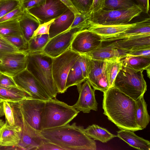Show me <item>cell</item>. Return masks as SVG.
Instances as JSON below:
<instances>
[{
    "instance_id": "1",
    "label": "cell",
    "mask_w": 150,
    "mask_h": 150,
    "mask_svg": "<svg viewBox=\"0 0 150 150\" xmlns=\"http://www.w3.org/2000/svg\"><path fill=\"white\" fill-rule=\"evenodd\" d=\"M103 114L120 129L142 130L136 120V101L114 86L103 93Z\"/></svg>"
},
{
    "instance_id": "2",
    "label": "cell",
    "mask_w": 150,
    "mask_h": 150,
    "mask_svg": "<svg viewBox=\"0 0 150 150\" xmlns=\"http://www.w3.org/2000/svg\"><path fill=\"white\" fill-rule=\"evenodd\" d=\"M42 136L64 150H96L95 140L86 134L84 127L75 122L40 131Z\"/></svg>"
},
{
    "instance_id": "3",
    "label": "cell",
    "mask_w": 150,
    "mask_h": 150,
    "mask_svg": "<svg viewBox=\"0 0 150 150\" xmlns=\"http://www.w3.org/2000/svg\"><path fill=\"white\" fill-rule=\"evenodd\" d=\"M52 59L42 51L28 52L26 68L51 98L58 93L52 75Z\"/></svg>"
},
{
    "instance_id": "4",
    "label": "cell",
    "mask_w": 150,
    "mask_h": 150,
    "mask_svg": "<svg viewBox=\"0 0 150 150\" xmlns=\"http://www.w3.org/2000/svg\"><path fill=\"white\" fill-rule=\"evenodd\" d=\"M79 112L56 98L45 101L41 115V131L68 124Z\"/></svg>"
},
{
    "instance_id": "5",
    "label": "cell",
    "mask_w": 150,
    "mask_h": 150,
    "mask_svg": "<svg viewBox=\"0 0 150 150\" xmlns=\"http://www.w3.org/2000/svg\"><path fill=\"white\" fill-rule=\"evenodd\" d=\"M143 71H136L122 66L116 76L113 86L136 100L144 96L147 90Z\"/></svg>"
},
{
    "instance_id": "6",
    "label": "cell",
    "mask_w": 150,
    "mask_h": 150,
    "mask_svg": "<svg viewBox=\"0 0 150 150\" xmlns=\"http://www.w3.org/2000/svg\"><path fill=\"white\" fill-rule=\"evenodd\" d=\"M139 4H135L126 9L107 10L102 9L92 14V23L102 25L125 24L129 23L143 11Z\"/></svg>"
},
{
    "instance_id": "7",
    "label": "cell",
    "mask_w": 150,
    "mask_h": 150,
    "mask_svg": "<svg viewBox=\"0 0 150 150\" xmlns=\"http://www.w3.org/2000/svg\"><path fill=\"white\" fill-rule=\"evenodd\" d=\"M80 54L70 48L60 55L53 58L52 73L58 93H64L66 80L71 68L77 61Z\"/></svg>"
},
{
    "instance_id": "8",
    "label": "cell",
    "mask_w": 150,
    "mask_h": 150,
    "mask_svg": "<svg viewBox=\"0 0 150 150\" xmlns=\"http://www.w3.org/2000/svg\"><path fill=\"white\" fill-rule=\"evenodd\" d=\"M91 23L81 24L70 28L50 39L42 51L52 58L60 55L70 48L72 42L78 33L88 29Z\"/></svg>"
},
{
    "instance_id": "9",
    "label": "cell",
    "mask_w": 150,
    "mask_h": 150,
    "mask_svg": "<svg viewBox=\"0 0 150 150\" xmlns=\"http://www.w3.org/2000/svg\"><path fill=\"white\" fill-rule=\"evenodd\" d=\"M45 102L29 98L18 102H9L13 108L30 126L36 130L41 131V115Z\"/></svg>"
},
{
    "instance_id": "10",
    "label": "cell",
    "mask_w": 150,
    "mask_h": 150,
    "mask_svg": "<svg viewBox=\"0 0 150 150\" xmlns=\"http://www.w3.org/2000/svg\"><path fill=\"white\" fill-rule=\"evenodd\" d=\"M15 126L21 129V139L17 147L24 150H37L47 141L41 134L40 131L30 126L16 111H14Z\"/></svg>"
},
{
    "instance_id": "11",
    "label": "cell",
    "mask_w": 150,
    "mask_h": 150,
    "mask_svg": "<svg viewBox=\"0 0 150 150\" xmlns=\"http://www.w3.org/2000/svg\"><path fill=\"white\" fill-rule=\"evenodd\" d=\"M12 78L17 86L29 93L32 98L45 101L52 99L48 95L40 83L27 69Z\"/></svg>"
},
{
    "instance_id": "12",
    "label": "cell",
    "mask_w": 150,
    "mask_h": 150,
    "mask_svg": "<svg viewBox=\"0 0 150 150\" xmlns=\"http://www.w3.org/2000/svg\"><path fill=\"white\" fill-rule=\"evenodd\" d=\"M68 8L60 0H46L42 4L26 10L41 24L57 18Z\"/></svg>"
},
{
    "instance_id": "13",
    "label": "cell",
    "mask_w": 150,
    "mask_h": 150,
    "mask_svg": "<svg viewBox=\"0 0 150 150\" xmlns=\"http://www.w3.org/2000/svg\"><path fill=\"white\" fill-rule=\"evenodd\" d=\"M102 38L100 35L85 29L76 35L70 49L80 54H86L101 47Z\"/></svg>"
},
{
    "instance_id": "14",
    "label": "cell",
    "mask_w": 150,
    "mask_h": 150,
    "mask_svg": "<svg viewBox=\"0 0 150 150\" xmlns=\"http://www.w3.org/2000/svg\"><path fill=\"white\" fill-rule=\"evenodd\" d=\"M28 52L0 55V72L12 77L26 69Z\"/></svg>"
},
{
    "instance_id": "15",
    "label": "cell",
    "mask_w": 150,
    "mask_h": 150,
    "mask_svg": "<svg viewBox=\"0 0 150 150\" xmlns=\"http://www.w3.org/2000/svg\"><path fill=\"white\" fill-rule=\"evenodd\" d=\"M79 94L78 100L72 106L78 111L89 113L91 110L97 111L98 104L95 98V90L87 79L77 86Z\"/></svg>"
},
{
    "instance_id": "16",
    "label": "cell",
    "mask_w": 150,
    "mask_h": 150,
    "mask_svg": "<svg viewBox=\"0 0 150 150\" xmlns=\"http://www.w3.org/2000/svg\"><path fill=\"white\" fill-rule=\"evenodd\" d=\"M106 63L107 62L91 58L90 70L87 79L95 90H99L103 93L109 88Z\"/></svg>"
},
{
    "instance_id": "17",
    "label": "cell",
    "mask_w": 150,
    "mask_h": 150,
    "mask_svg": "<svg viewBox=\"0 0 150 150\" xmlns=\"http://www.w3.org/2000/svg\"><path fill=\"white\" fill-rule=\"evenodd\" d=\"M128 52L125 50L115 48L110 44L84 54L94 60L109 62L121 60L126 57V54Z\"/></svg>"
},
{
    "instance_id": "18",
    "label": "cell",
    "mask_w": 150,
    "mask_h": 150,
    "mask_svg": "<svg viewBox=\"0 0 150 150\" xmlns=\"http://www.w3.org/2000/svg\"><path fill=\"white\" fill-rule=\"evenodd\" d=\"M150 34L149 17L136 22L134 25L123 32L115 35L102 37V42H110L138 35Z\"/></svg>"
},
{
    "instance_id": "19",
    "label": "cell",
    "mask_w": 150,
    "mask_h": 150,
    "mask_svg": "<svg viewBox=\"0 0 150 150\" xmlns=\"http://www.w3.org/2000/svg\"><path fill=\"white\" fill-rule=\"evenodd\" d=\"M114 47L131 51L150 47V34L133 36L110 44Z\"/></svg>"
},
{
    "instance_id": "20",
    "label": "cell",
    "mask_w": 150,
    "mask_h": 150,
    "mask_svg": "<svg viewBox=\"0 0 150 150\" xmlns=\"http://www.w3.org/2000/svg\"><path fill=\"white\" fill-rule=\"evenodd\" d=\"M1 130V146L18 147L21 139V129L20 127L11 126L6 122Z\"/></svg>"
},
{
    "instance_id": "21",
    "label": "cell",
    "mask_w": 150,
    "mask_h": 150,
    "mask_svg": "<svg viewBox=\"0 0 150 150\" xmlns=\"http://www.w3.org/2000/svg\"><path fill=\"white\" fill-rule=\"evenodd\" d=\"M74 17V14L68 8L62 14L55 18L50 27L49 38L51 39L69 29Z\"/></svg>"
},
{
    "instance_id": "22",
    "label": "cell",
    "mask_w": 150,
    "mask_h": 150,
    "mask_svg": "<svg viewBox=\"0 0 150 150\" xmlns=\"http://www.w3.org/2000/svg\"><path fill=\"white\" fill-rule=\"evenodd\" d=\"M136 23V22L125 24L102 25L94 23L92 21L88 29L102 37H105L121 33Z\"/></svg>"
},
{
    "instance_id": "23",
    "label": "cell",
    "mask_w": 150,
    "mask_h": 150,
    "mask_svg": "<svg viewBox=\"0 0 150 150\" xmlns=\"http://www.w3.org/2000/svg\"><path fill=\"white\" fill-rule=\"evenodd\" d=\"M117 137L130 146L140 150H150V142L136 134L133 131L125 129L117 132Z\"/></svg>"
},
{
    "instance_id": "24",
    "label": "cell",
    "mask_w": 150,
    "mask_h": 150,
    "mask_svg": "<svg viewBox=\"0 0 150 150\" xmlns=\"http://www.w3.org/2000/svg\"><path fill=\"white\" fill-rule=\"evenodd\" d=\"M19 21L23 35L28 42L40 24L38 21L26 10H25L19 19Z\"/></svg>"
},
{
    "instance_id": "25",
    "label": "cell",
    "mask_w": 150,
    "mask_h": 150,
    "mask_svg": "<svg viewBox=\"0 0 150 150\" xmlns=\"http://www.w3.org/2000/svg\"><path fill=\"white\" fill-rule=\"evenodd\" d=\"M29 98H32L29 93L18 87L6 88L0 86V102H16Z\"/></svg>"
},
{
    "instance_id": "26",
    "label": "cell",
    "mask_w": 150,
    "mask_h": 150,
    "mask_svg": "<svg viewBox=\"0 0 150 150\" xmlns=\"http://www.w3.org/2000/svg\"><path fill=\"white\" fill-rule=\"evenodd\" d=\"M86 134L94 140L106 143L117 136L111 133L106 129L96 124L90 125L85 129Z\"/></svg>"
},
{
    "instance_id": "27",
    "label": "cell",
    "mask_w": 150,
    "mask_h": 150,
    "mask_svg": "<svg viewBox=\"0 0 150 150\" xmlns=\"http://www.w3.org/2000/svg\"><path fill=\"white\" fill-rule=\"evenodd\" d=\"M122 66L136 71L146 70L150 67V57L144 56H127L121 59Z\"/></svg>"
},
{
    "instance_id": "28",
    "label": "cell",
    "mask_w": 150,
    "mask_h": 150,
    "mask_svg": "<svg viewBox=\"0 0 150 150\" xmlns=\"http://www.w3.org/2000/svg\"><path fill=\"white\" fill-rule=\"evenodd\" d=\"M135 117L137 125L142 129L145 128L150 121V116L147 110V104L142 96L136 100Z\"/></svg>"
},
{
    "instance_id": "29",
    "label": "cell",
    "mask_w": 150,
    "mask_h": 150,
    "mask_svg": "<svg viewBox=\"0 0 150 150\" xmlns=\"http://www.w3.org/2000/svg\"><path fill=\"white\" fill-rule=\"evenodd\" d=\"M86 79L83 75L78 59L68 73L66 81L65 90L66 91L71 86H77L81 84Z\"/></svg>"
},
{
    "instance_id": "30",
    "label": "cell",
    "mask_w": 150,
    "mask_h": 150,
    "mask_svg": "<svg viewBox=\"0 0 150 150\" xmlns=\"http://www.w3.org/2000/svg\"><path fill=\"white\" fill-rule=\"evenodd\" d=\"M0 35L3 36L23 35L19 19L0 23Z\"/></svg>"
},
{
    "instance_id": "31",
    "label": "cell",
    "mask_w": 150,
    "mask_h": 150,
    "mask_svg": "<svg viewBox=\"0 0 150 150\" xmlns=\"http://www.w3.org/2000/svg\"><path fill=\"white\" fill-rule=\"evenodd\" d=\"M50 39L48 34L33 36L28 41V52L42 51Z\"/></svg>"
},
{
    "instance_id": "32",
    "label": "cell",
    "mask_w": 150,
    "mask_h": 150,
    "mask_svg": "<svg viewBox=\"0 0 150 150\" xmlns=\"http://www.w3.org/2000/svg\"><path fill=\"white\" fill-rule=\"evenodd\" d=\"M122 67L121 60L107 62L106 68L109 88L113 86L116 76Z\"/></svg>"
},
{
    "instance_id": "33",
    "label": "cell",
    "mask_w": 150,
    "mask_h": 150,
    "mask_svg": "<svg viewBox=\"0 0 150 150\" xmlns=\"http://www.w3.org/2000/svg\"><path fill=\"white\" fill-rule=\"evenodd\" d=\"M134 4L132 0H106L103 9L115 10L127 8Z\"/></svg>"
},
{
    "instance_id": "34",
    "label": "cell",
    "mask_w": 150,
    "mask_h": 150,
    "mask_svg": "<svg viewBox=\"0 0 150 150\" xmlns=\"http://www.w3.org/2000/svg\"><path fill=\"white\" fill-rule=\"evenodd\" d=\"M20 51L27 52L28 49V42L23 35L3 36Z\"/></svg>"
},
{
    "instance_id": "35",
    "label": "cell",
    "mask_w": 150,
    "mask_h": 150,
    "mask_svg": "<svg viewBox=\"0 0 150 150\" xmlns=\"http://www.w3.org/2000/svg\"><path fill=\"white\" fill-rule=\"evenodd\" d=\"M20 4V0H0V18Z\"/></svg>"
},
{
    "instance_id": "36",
    "label": "cell",
    "mask_w": 150,
    "mask_h": 150,
    "mask_svg": "<svg viewBox=\"0 0 150 150\" xmlns=\"http://www.w3.org/2000/svg\"><path fill=\"white\" fill-rule=\"evenodd\" d=\"M21 52H25L20 51L4 37L0 35V55L9 53Z\"/></svg>"
},
{
    "instance_id": "37",
    "label": "cell",
    "mask_w": 150,
    "mask_h": 150,
    "mask_svg": "<svg viewBox=\"0 0 150 150\" xmlns=\"http://www.w3.org/2000/svg\"><path fill=\"white\" fill-rule=\"evenodd\" d=\"M73 5L81 13L90 12L92 0H70Z\"/></svg>"
},
{
    "instance_id": "38",
    "label": "cell",
    "mask_w": 150,
    "mask_h": 150,
    "mask_svg": "<svg viewBox=\"0 0 150 150\" xmlns=\"http://www.w3.org/2000/svg\"><path fill=\"white\" fill-rule=\"evenodd\" d=\"M78 60L83 75L87 79L90 70L91 58L86 54H80Z\"/></svg>"
},
{
    "instance_id": "39",
    "label": "cell",
    "mask_w": 150,
    "mask_h": 150,
    "mask_svg": "<svg viewBox=\"0 0 150 150\" xmlns=\"http://www.w3.org/2000/svg\"><path fill=\"white\" fill-rule=\"evenodd\" d=\"M2 103L6 122L10 125L15 126L14 113L11 105L7 101H3Z\"/></svg>"
},
{
    "instance_id": "40",
    "label": "cell",
    "mask_w": 150,
    "mask_h": 150,
    "mask_svg": "<svg viewBox=\"0 0 150 150\" xmlns=\"http://www.w3.org/2000/svg\"><path fill=\"white\" fill-rule=\"evenodd\" d=\"M25 10L21 4L17 8L9 12L0 18V23L11 20L19 19Z\"/></svg>"
},
{
    "instance_id": "41",
    "label": "cell",
    "mask_w": 150,
    "mask_h": 150,
    "mask_svg": "<svg viewBox=\"0 0 150 150\" xmlns=\"http://www.w3.org/2000/svg\"><path fill=\"white\" fill-rule=\"evenodd\" d=\"M0 86L6 88L18 87L12 77L1 73L0 74Z\"/></svg>"
},
{
    "instance_id": "42",
    "label": "cell",
    "mask_w": 150,
    "mask_h": 150,
    "mask_svg": "<svg viewBox=\"0 0 150 150\" xmlns=\"http://www.w3.org/2000/svg\"><path fill=\"white\" fill-rule=\"evenodd\" d=\"M46 0H20V4L25 10L39 6Z\"/></svg>"
},
{
    "instance_id": "43",
    "label": "cell",
    "mask_w": 150,
    "mask_h": 150,
    "mask_svg": "<svg viewBox=\"0 0 150 150\" xmlns=\"http://www.w3.org/2000/svg\"><path fill=\"white\" fill-rule=\"evenodd\" d=\"M54 19H53L48 22L40 24L38 28L34 31L33 36L38 35L49 34L50 25Z\"/></svg>"
},
{
    "instance_id": "44",
    "label": "cell",
    "mask_w": 150,
    "mask_h": 150,
    "mask_svg": "<svg viewBox=\"0 0 150 150\" xmlns=\"http://www.w3.org/2000/svg\"><path fill=\"white\" fill-rule=\"evenodd\" d=\"M129 56L150 57V47L128 51L126 54V57Z\"/></svg>"
},
{
    "instance_id": "45",
    "label": "cell",
    "mask_w": 150,
    "mask_h": 150,
    "mask_svg": "<svg viewBox=\"0 0 150 150\" xmlns=\"http://www.w3.org/2000/svg\"><path fill=\"white\" fill-rule=\"evenodd\" d=\"M64 150L58 145L48 141L38 147L36 150Z\"/></svg>"
},
{
    "instance_id": "46",
    "label": "cell",
    "mask_w": 150,
    "mask_h": 150,
    "mask_svg": "<svg viewBox=\"0 0 150 150\" xmlns=\"http://www.w3.org/2000/svg\"><path fill=\"white\" fill-rule=\"evenodd\" d=\"M106 0H92L90 11L92 13L103 9Z\"/></svg>"
},
{
    "instance_id": "47",
    "label": "cell",
    "mask_w": 150,
    "mask_h": 150,
    "mask_svg": "<svg viewBox=\"0 0 150 150\" xmlns=\"http://www.w3.org/2000/svg\"><path fill=\"white\" fill-rule=\"evenodd\" d=\"M74 14L80 13L73 5L70 0H60Z\"/></svg>"
},
{
    "instance_id": "48",
    "label": "cell",
    "mask_w": 150,
    "mask_h": 150,
    "mask_svg": "<svg viewBox=\"0 0 150 150\" xmlns=\"http://www.w3.org/2000/svg\"><path fill=\"white\" fill-rule=\"evenodd\" d=\"M140 5L143 9L146 10V12L148 13L149 10V0H138Z\"/></svg>"
},
{
    "instance_id": "49",
    "label": "cell",
    "mask_w": 150,
    "mask_h": 150,
    "mask_svg": "<svg viewBox=\"0 0 150 150\" xmlns=\"http://www.w3.org/2000/svg\"><path fill=\"white\" fill-rule=\"evenodd\" d=\"M4 115L2 102H0V118Z\"/></svg>"
},
{
    "instance_id": "50",
    "label": "cell",
    "mask_w": 150,
    "mask_h": 150,
    "mask_svg": "<svg viewBox=\"0 0 150 150\" xmlns=\"http://www.w3.org/2000/svg\"><path fill=\"white\" fill-rule=\"evenodd\" d=\"M150 67H149L148 68H147L146 69V73L147 75V76L150 78Z\"/></svg>"
},
{
    "instance_id": "51",
    "label": "cell",
    "mask_w": 150,
    "mask_h": 150,
    "mask_svg": "<svg viewBox=\"0 0 150 150\" xmlns=\"http://www.w3.org/2000/svg\"><path fill=\"white\" fill-rule=\"evenodd\" d=\"M4 124V121L0 119V130L3 126Z\"/></svg>"
},
{
    "instance_id": "52",
    "label": "cell",
    "mask_w": 150,
    "mask_h": 150,
    "mask_svg": "<svg viewBox=\"0 0 150 150\" xmlns=\"http://www.w3.org/2000/svg\"><path fill=\"white\" fill-rule=\"evenodd\" d=\"M1 130H0V136H1Z\"/></svg>"
},
{
    "instance_id": "53",
    "label": "cell",
    "mask_w": 150,
    "mask_h": 150,
    "mask_svg": "<svg viewBox=\"0 0 150 150\" xmlns=\"http://www.w3.org/2000/svg\"><path fill=\"white\" fill-rule=\"evenodd\" d=\"M0 74H1V72H0Z\"/></svg>"
}]
</instances>
